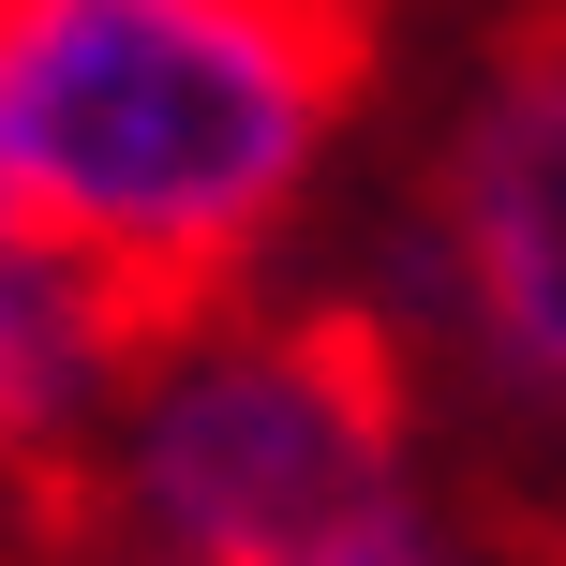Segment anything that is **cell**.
<instances>
[{"label": "cell", "mask_w": 566, "mask_h": 566, "mask_svg": "<svg viewBox=\"0 0 566 566\" xmlns=\"http://www.w3.org/2000/svg\"><path fill=\"white\" fill-rule=\"evenodd\" d=\"M373 90V0H0L30 239L179 328L224 313Z\"/></svg>", "instance_id": "1"}, {"label": "cell", "mask_w": 566, "mask_h": 566, "mask_svg": "<svg viewBox=\"0 0 566 566\" xmlns=\"http://www.w3.org/2000/svg\"><path fill=\"white\" fill-rule=\"evenodd\" d=\"M119 566H448L418 492L402 358L358 313H179L149 328L105 448L75 462Z\"/></svg>", "instance_id": "2"}, {"label": "cell", "mask_w": 566, "mask_h": 566, "mask_svg": "<svg viewBox=\"0 0 566 566\" xmlns=\"http://www.w3.org/2000/svg\"><path fill=\"white\" fill-rule=\"evenodd\" d=\"M432 209H448V283L478 313L492 373H522L566 418V15H522L478 60Z\"/></svg>", "instance_id": "3"}, {"label": "cell", "mask_w": 566, "mask_h": 566, "mask_svg": "<svg viewBox=\"0 0 566 566\" xmlns=\"http://www.w3.org/2000/svg\"><path fill=\"white\" fill-rule=\"evenodd\" d=\"M135 358H149V313L119 283H90L60 239H0V478H75Z\"/></svg>", "instance_id": "4"}, {"label": "cell", "mask_w": 566, "mask_h": 566, "mask_svg": "<svg viewBox=\"0 0 566 566\" xmlns=\"http://www.w3.org/2000/svg\"><path fill=\"white\" fill-rule=\"evenodd\" d=\"M0 239H30V209H15V165H0Z\"/></svg>", "instance_id": "5"}]
</instances>
